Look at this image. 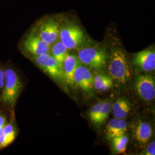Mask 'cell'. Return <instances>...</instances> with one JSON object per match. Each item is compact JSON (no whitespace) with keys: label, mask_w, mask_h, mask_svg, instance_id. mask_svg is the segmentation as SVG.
<instances>
[{"label":"cell","mask_w":155,"mask_h":155,"mask_svg":"<svg viewBox=\"0 0 155 155\" xmlns=\"http://www.w3.org/2000/svg\"><path fill=\"white\" fill-rule=\"evenodd\" d=\"M113 84V79L109 75L100 72L94 76V89L98 91L104 92L109 90L112 87Z\"/></svg>","instance_id":"cell-15"},{"label":"cell","mask_w":155,"mask_h":155,"mask_svg":"<svg viewBox=\"0 0 155 155\" xmlns=\"http://www.w3.org/2000/svg\"><path fill=\"white\" fill-rule=\"evenodd\" d=\"M127 122L125 119L122 118H111L106 127L105 133L107 140L121 136L126 134L127 132Z\"/></svg>","instance_id":"cell-12"},{"label":"cell","mask_w":155,"mask_h":155,"mask_svg":"<svg viewBox=\"0 0 155 155\" xmlns=\"http://www.w3.org/2000/svg\"><path fill=\"white\" fill-rule=\"evenodd\" d=\"M77 56L81 63L95 71L103 70L109 61V52L106 47L93 43L77 50Z\"/></svg>","instance_id":"cell-3"},{"label":"cell","mask_w":155,"mask_h":155,"mask_svg":"<svg viewBox=\"0 0 155 155\" xmlns=\"http://www.w3.org/2000/svg\"><path fill=\"white\" fill-rule=\"evenodd\" d=\"M111 110V105L110 102L109 100H106L104 101V104L102 107L101 110L100 111V116L98 117V122L97 124V127H100L105 122L106 120L109 116Z\"/></svg>","instance_id":"cell-18"},{"label":"cell","mask_w":155,"mask_h":155,"mask_svg":"<svg viewBox=\"0 0 155 155\" xmlns=\"http://www.w3.org/2000/svg\"><path fill=\"white\" fill-rule=\"evenodd\" d=\"M93 79L92 72L82 64L78 66L74 74V83L87 93H91L94 89Z\"/></svg>","instance_id":"cell-10"},{"label":"cell","mask_w":155,"mask_h":155,"mask_svg":"<svg viewBox=\"0 0 155 155\" xmlns=\"http://www.w3.org/2000/svg\"><path fill=\"white\" fill-rule=\"evenodd\" d=\"M11 142L6 138L5 134H2L0 136V148H3L11 144Z\"/></svg>","instance_id":"cell-22"},{"label":"cell","mask_w":155,"mask_h":155,"mask_svg":"<svg viewBox=\"0 0 155 155\" xmlns=\"http://www.w3.org/2000/svg\"><path fill=\"white\" fill-rule=\"evenodd\" d=\"M38 66L48 76L58 82H64L62 66L50 53L33 58Z\"/></svg>","instance_id":"cell-7"},{"label":"cell","mask_w":155,"mask_h":155,"mask_svg":"<svg viewBox=\"0 0 155 155\" xmlns=\"http://www.w3.org/2000/svg\"><path fill=\"white\" fill-rule=\"evenodd\" d=\"M141 155H155V141H153L150 144L147 145L145 150L143 152H141Z\"/></svg>","instance_id":"cell-21"},{"label":"cell","mask_w":155,"mask_h":155,"mask_svg":"<svg viewBox=\"0 0 155 155\" xmlns=\"http://www.w3.org/2000/svg\"><path fill=\"white\" fill-rule=\"evenodd\" d=\"M4 133V127H0V136Z\"/></svg>","instance_id":"cell-25"},{"label":"cell","mask_w":155,"mask_h":155,"mask_svg":"<svg viewBox=\"0 0 155 155\" xmlns=\"http://www.w3.org/2000/svg\"><path fill=\"white\" fill-rule=\"evenodd\" d=\"M5 81V74L2 68H0V90L2 89L4 85Z\"/></svg>","instance_id":"cell-23"},{"label":"cell","mask_w":155,"mask_h":155,"mask_svg":"<svg viewBox=\"0 0 155 155\" xmlns=\"http://www.w3.org/2000/svg\"><path fill=\"white\" fill-rule=\"evenodd\" d=\"M68 51L65 45L58 40L51 45L50 54L62 66V63L68 55Z\"/></svg>","instance_id":"cell-16"},{"label":"cell","mask_w":155,"mask_h":155,"mask_svg":"<svg viewBox=\"0 0 155 155\" xmlns=\"http://www.w3.org/2000/svg\"><path fill=\"white\" fill-rule=\"evenodd\" d=\"M111 110L114 118L125 119L131 110V105L125 98H118L112 104Z\"/></svg>","instance_id":"cell-14"},{"label":"cell","mask_w":155,"mask_h":155,"mask_svg":"<svg viewBox=\"0 0 155 155\" xmlns=\"http://www.w3.org/2000/svg\"><path fill=\"white\" fill-rule=\"evenodd\" d=\"M81 63L77 55L74 54H68L66 58L62 63V69L65 82L73 85L74 84V74L77 68Z\"/></svg>","instance_id":"cell-13"},{"label":"cell","mask_w":155,"mask_h":155,"mask_svg":"<svg viewBox=\"0 0 155 155\" xmlns=\"http://www.w3.org/2000/svg\"><path fill=\"white\" fill-rule=\"evenodd\" d=\"M20 47L22 52L33 58L50 53L51 48V45L41 39L33 28L24 36Z\"/></svg>","instance_id":"cell-6"},{"label":"cell","mask_w":155,"mask_h":155,"mask_svg":"<svg viewBox=\"0 0 155 155\" xmlns=\"http://www.w3.org/2000/svg\"><path fill=\"white\" fill-rule=\"evenodd\" d=\"M114 150L117 153H124L126 152L129 142V137L126 134L121 136L114 137L110 140Z\"/></svg>","instance_id":"cell-17"},{"label":"cell","mask_w":155,"mask_h":155,"mask_svg":"<svg viewBox=\"0 0 155 155\" xmlns=\"http://www.w3.org/2000/svg\"><path fill=\"white\" fill-rule=\"evenodd\" d=\"M132 131L133 139L141 145L147 144L153 136V129L150 125L144 121L133 123Z\"/></svg>","instance_id":"cell-11"},{"label":"cell","mask_w":155,"mask_h":155,"mask_svg":"<svg viewBox=\"0 0 155 155\" xmlns=\"http://www.w3.org/2000/svg\"><path fill=\"white\" fill-rule=\"evenodd\" d=\"M104 104V101H101L93 106L89 110V117L91 122L97 126L98 117L100 116V111L101 110L102 107Z\"/></svg>","instance_id":"cell-19"},{"label":"cell","mask_w":155,"mask_h":155,"mask_svg":"<svg viewBox=\"0 0 155 155\" xmlns=\"http://www.w3.org/2000/svg\"><path fill=\"white\" fill-rule=\"evenodd\" d=\"M134 89L139 97L145 102H151L155 99V82L150 75H140L136 79Z\"/></svg>","instance_id":"cell-8"},{"label":"cell","mask_w":155,"mask_h":155,"mask_svg":"<svg viewBox=\"0 0 155 155\" xmlns=\"http://www.w3.org/2000/svg\"><path fill=\"white\" fill-rule=\"evenodd\" d=\"M61 13L48 15L39 20L33 29L46 43L51 45L59 40Z\"/></svg>","instance_id":"cell-4"},{"label":"cell","mask_w":155,"mask_h":155,"mask_svg":"<svg viewBox=\"0 0 155 155\" xmlns=\"http://www.w3.org/2000/svg\"><path fill=\"white\" fill-rule=\"evenodd\" d=\"M6 118L4 116L0 115V127H4L5 125Z\"/></svg>","instance_id":"cell-24"},{"label":"cell","mask_w":155,"mask_h":155,"mask_svg":"<svg viewBox=\"0 0 155 155\" xmlns=\"http://www.w3.org/2000/svg\"><path fill=\"white\" fill-rule=\"evenodd\" d=\"M4 134H5L8 140L12 143L16 138V130L11 124L5 125L4 127Z\"/></svg>","instance_id":"cell-20"},{"label":"cell","mask_w":155,"mask_h":155,"mask_svg":"<svg viewBox=\"0 0 155 155\" xmlns=\"http://www.w3.org/2000/svg\"><path fill=\"white\" fill-rule=\"evenodd\" d=\"M109 52V75L113 80L125 84L132 76L126 51L117 40L111 42Z\"/></svg>","instance_id":"cell-2"},{"label":"cell","mask_w":155,"mask_h":155,"mask_svg":"<svg viewBox=\"0 0 155 155\" xmlns=\"http://www.w3.org/2000/svg\"><path fill=\"white\" fill-rule=\"evenodd\" d=\"M133 64L145 72L153 71L155 69V51L154 47H150L134 54Z\"/></svg>","instance_id":"cell-9"},{"label":"cell","mask_w":155,"mask_h":155,"mask_svg":"<svg viewBox=\"0 0 155 155\" xmlns=\"http://www.w3.org/2000/svg\"><path fill=\"white\" fill-rule=\"evenodd\" d=\"M59 40L68 51L78 50L92 43L77 19L67 13H61Z\"/></svg>","instance_id":"cell-1"},{"label":"cell","mask_w":155,"mask_h":155,"mask_svg":"<svg viewBox=\"0 0 155 155\" xmlns=\"http://www.w3.org/2000/svg\"><path fill=\"white\" fill-rule=\"evenodd\" d=\"M4 74L5 81L1 99L6 105L13 106L19 96L23 85L14 70L8 68L6 69Z\"/></svg>","instance_id":"cell-5"}]
</instances>
